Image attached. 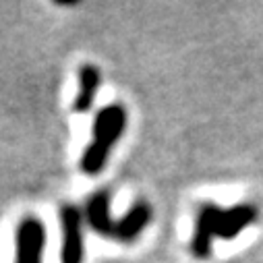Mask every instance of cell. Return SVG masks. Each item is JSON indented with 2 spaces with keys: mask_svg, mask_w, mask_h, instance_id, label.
Instances as JSON below:
<instances>
[{
  "mask_svg": "<svg viewBox=\"0 0 263 263\" xmlns=\"http://www.w3.org/2000/svg\"><path fill=\"white\" fill-rule=\"evenodd\" d=\"M100 71L93 67V64H83L79 69V93L73 102V110L79 112V114H85L91 110L93 106V100H96V93L100 89Z\"/></svg>",
  "mask_w": 263,
  "mask_h": 263,
  "instance_id": "6",
  "label": "cell"
},
{
  "mask_svg": "<svg viewBox=\"0 0 263 263\" xmlns=\"http://www.w3.org/2000/svg\"><path fill=\"white\" fill-rule=\"evenodd\" d=\"M62 263H83V216L75 205H62Z\"/></svg>",
  "mask_w": 263,
  "mask_h": 263,
  "instance_id": "4",
  "label": "cell"
},
{
  "mask_svg": "<svg viewBox=\"0 0 263 263\" xmlns=\"http://www.w3.org/2000/svg\"><path fill=\"white\" fill-rule=\"evenodd\" d=\"M87 222L89 226L106 238L118 242H133L152 222V208L145 201L135 203L122 220H112L110 216V195L108 191H98L87 201Z\"/></svg>",
  "mask_w": 263,
  "mask_h": 263,
  "instance_id": "2",
  "label": "cell"
},
{
  "mask_svg": "<svg viewBox=\"0 0 263 263\" xmlns=\"http://www.w3.org/2000/svg\"><path fill=\"white\" fill-rule=\"evenodd\" d=\"M46 247V226L27 216L17 228V263H42Z\"/></svg>",
  "mask_w": 263,
  "mask_h": 263,
  "instance_id": "5",
  "label": "cell"
},
{
  "mask_svg": "<svg viewBox=\"0 0 263 263\" xmlns=\"http://www.w3.org/2000/svg\"><path fill=\"white\" fill-rule=\"evenodd\" d=\"M257 220L253 205H238L222 210L218 205H203L195 224V234L191 240V253L197 259H208L212 253L214 238H232L242 228L251 226Z\"/></svg>",
  "mask_w": 263,
  "mask_h": 263,
  "instance_id": "1",
  "label": "cell"
},
{
  "mask_svg": "<svg viewBox=\"0 0 263 263\" xmlns=\"http://www.w3.org/2000/svg\"><path fill=\"white\" fill-rule=\"evenodd\" d=\"M126 126V110L118 104L106 106L93 120V139L83 152L81 168L85 174H100L108 162V156L116 141L122 137Z\"/></svg>",
  "mask_w": 263,
  "mask_h": 263,
  "instance_id": "3",
  "label": "cell"
}]
</instances>
